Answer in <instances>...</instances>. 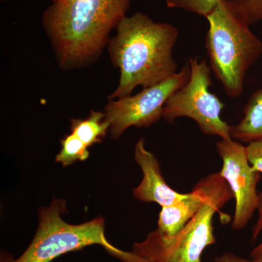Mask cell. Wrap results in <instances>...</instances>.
Instances as JSON below:
<instances>
[{"mask_svg":"<svg viewBox=\"0 0 262 262\" xmlns=\"http://www.w3.org/2000/svg\"><path fill=\"white\" fill-rule=\"evenodd\" d=\"M246 153L253 170L262 175V139L248 143Z\"/></svg>","mask_w":262,"mask_h":262,"instance_id":"2e32d148","label":"cell"},{"mask_svg":"<svg viewBox=\"0 0 262 262\" xmlns=\"http://www.w3.org/2000/svg\"><path fill=\"white\" fill-rule=\"evenodd\" d=\"M251 259L239 257L231 253H224L222 256L214 258L215 262H262V251L261 252L251 255Z\"/></svg>","mask_w":262,"mask_h":262,"instance_id":"e0dca14e","label":"cell"},{"mask_svg":"<svg viewBox=\"0 0 262 262\" xmlns=\"http://www.w3.org/2000/svg\"><path fill=\"white\" fill-rule=\"evenodd\" d=\"M61 144V151L56 155V162L63 167L77 161H84L89 158V147L72 133L62 139Z\"/></svg>","mask_w":262,"mask_h":262,"instance_id":"4fadbf2b","label":"cell"},{"mask_svg":"<svg viewBox=\"0 0 262 262\" xmlns=\"http://www.w3.org/2000/svg\"><path fill=\"white\" fill-rule=\"evenodd\" d=\"M206 37L210 67L226 94L237 98L244 93L248 71L262 54V41L229 4L220 0L206 18Z\"/></svg>","mask_w":262,"mask_h":262,"instance_id":"3957f363","label":"cell"},{"mask_svg":"<svg viewBox=\"0 0 262 262\" xmlns=\"http://www.w3.org/2000/svg\"><path fill=\"white\" fill-rule=\"evenodd\" d=\"M228 2L248 25L262 20V0H228Z\"/></svg>","mask_w":262,"mask_h":262,"instance_id":"9a60e30c","label":"cell"},{"mask_svg":"<svg viewBox=\"0 0 262 262\" xmlns=\"http://www.w3.org/2000/svg\"><path fill=\"white\" fill-rule=\"evenodd\" d=\"M222 160L219 173L227 183L235 201L232 227L244 229L257 210L259 194L257 184L260 174L253 170L248 161L246 146L232 139H222L216 144Z\"/></svg>","mask_w":262,"mask_h":262,"instance_id":"ba28073f","label":"cell"},{"mask_svg":"<svg viewBox=\"0 0 262 262\" xmlns=\"http://www.w3.org/2000/svg\"><path fill=\"white\" fill-rule=\"evenodd\" d=\"M206 201L198 213L173 236H165L158 229L148 234L132 251L147 262H202L203 251L214 244L213 220L215 213L227 204L233 194L219 173L208 176Z\"/></svg>","mask_w":262,"mask_h":262,"instance_id":"5b68a950","label":"cell"},{"mask_svg":"<svg viewBox=\"0 0 262 262\" xmlns=\"http://www.w3.org/2000/svg\"><path fill=\"white\" fill-rule=\"evenodd\" d=\"M1 1H7V0H1ZM51 3H53V2H54L55 0H51Z\"/></svg>","mask_w":262,"mask_h":262,"instance_id":"d6986e66","label":"cell"},{"mask_svg":"<svg viewBox=\"0 0 262 262\" xmlns=\"http://www.w3.org/2000/svg\"><path fill=\"white\" fill-rule=\"evenodd\" d=\"M67 202L53 199L49 206L39 211V225L32 243L17 258L2 257L1 262H51L66 253L88 246H102L110 254L122 262H146L135 253L115 247L105 234L104 220H94L72 225L63 220Z\"/></svg>","mask_w":262,"mask_h":262,"instance_id":"277c9868","label":"cell"},{"mask_svg":"<svg viewBox=\"0 0 262 262\" xmlns=\"http://www.w3.org/2000/svg\"><path fill=\"white\" fill-rule=\"evenodd\" d=\"M190 76L182 88L176 91L165 103L163 117L168 123L177 118L188 117L196 122L207 136L222 139H232L231 126L221 117L225 103L210 91L212 85L211 68L206 59L189 58Z\"/></svg>","mask_w":262,"mask_h":262,"instance_id":"8992f818","label":"cell"},{"mask_svg":"<svg viewBox=\"0 0 262 262\" xmlns=\"http://www.w3.org/2000/svg\"><path fill=\"white\" fill-rule=\"evenodd\" d=\"M208 176L198 182L192 192L171 206L162 207L158 229L165 236H173L186 225L203 206L208 193Z\"/></svg>","mask_w":262,"mask_h":262,"instance_id":"30bf717a","label":"cell"},{"mask_svg":"<svg viewBox=\"0 0 262 262\" xmlns=\"http://www.w3.org/2000/svg\"><path fill=\"white\" fill-rule=\"evenodd\" d=\"M257 211L258 213V220L256 225H255L253 228L252 238H251L252 241H255V239L257 238L258 234H260L262 230V192L260 193L259 194V202H258ZM261 251L262 242L253 250L251 255L261 252Z\"/></svg>","mask_w":262,"mask_h":262,"instance_id":"ac0fdd59","label":"cell"},{"mask_svg":"<svg viewBox=\"0 0 262 262\" xmlns=\"http://www.w3.org/2000/svg\"><path fill=\"white\" fill-rule=\"evenodd\" d=\"M115 30L106 49L120 71V80L108 100L130 96L138 86L151 87L177 73L173 55L179 37L177 27L137 12L122 19Z\"/></svg>","mask_w":262,"mask_h":262,"instance_id":"7a4b0ae2","label":"cell"},{"mask_svg":"<svg viewBox=\"0 0 262 262\" xmlns=\"http://www.w3.org/2000/svg\"><path fill=\"white\" fill-rule=\"evenodd\" d=\"M110 129L104 113L92 111L87 118L75 119L71 122V133L77 136L88 147L101 142Z\"/></svg>","mask_w":262,"mask_h":262,"instance_id":"7c38bea8","label":"cell"},{"mask_svg":"<svg viewBox=\"0 0 262 262\" xmlns=\"http://www.w3.org/2000/svg\"><path fill=\"white\" fill-rule=\"evenodd\" d=\"M134 158L143 174L141 184L134 189V196L136 199L165 207L171 206L187 196V193L174 190L165 182L159 162L151 151L146 149L144 139H139L136 143Z\"/></svg>","mask_w":262,"mask_h":262,"instance_id":"9c48e42d","label":"cell"},{"mask_svg":"<svg viewBox=\"0 0 262 262\" xmlns=\"http://www.w3.org/2000/svg\"><path fill=\"white\" fill-rule=\"evenodd\" d=\"M169 8H177L206 18L215 9L220 0H165Z\"/></svg>","mask_w":262,"mask_h":262,"instance_id":"5bb4252c","label":"cell"},{"mask_svg":"<svg viewBox=\"0 0 262 262\" xmlns=\"http://www.w3.org/2000/svg\"><path fill=\"white\" fill-rule=\"evenodd\" d=\"M189 76L190 67L186 63L168 80L144 89L134 96L108 100L103 113L110 124L112 139H119L129 127H148L160 120L167 100L187 82Z\"/></svg>","mask_w":262,"mask_h":262,"instance_id":"52a82bcc","label":"cell"},{"mask_svg":"<svg viewBox=\"0 0 262 262\" xmlns=\"http://www.w3.org/2000/svg\"><path fill=\"white\" fill-rule=\"evenodd\" d=\"M130 0H55L42 15L60 69L78 70L96 62L110 34L127 16Z\"/></svg>","mask_w":262,"mask_h":262,"instance_id":"6da1fadb","label":"cell"},{"mask_svg":"<svg viewBox=\"0 0 262 262\" xmlns=\"http://www.w3.org/2000/svg\"><path fill=\"white\" fill-rule=\"evenodd\" d=\"M231 138L243 143L262 139V88L253 92L246 103L244 117L231 126Z\"/></svg>","mask_w":262,"mask_h":262,"instance_id":"8fae6325","label":"cell"}]
</instances>
